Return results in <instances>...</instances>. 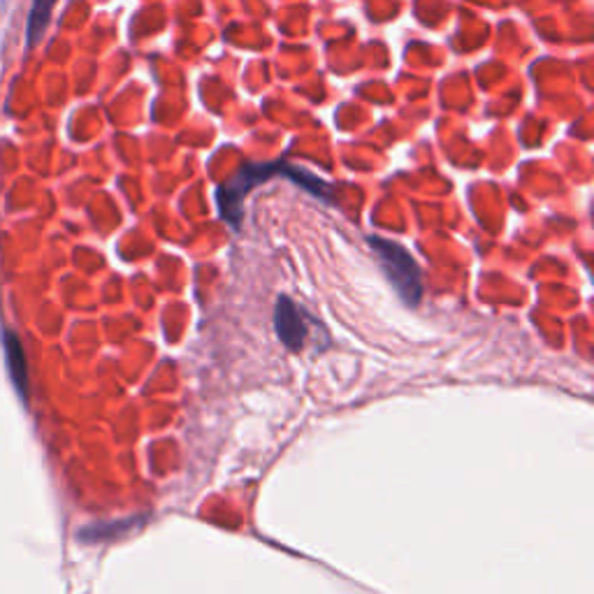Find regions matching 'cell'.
Listing matches in <instances>:
<instances>
[{
  "label": "cell",
  "instance_id": "6da1fadb",
  "mask_svg": "<svg viewBox=\"0 0 594 594\" xmlns=\"http://www.w3.org/2000/svg\"><path fill=\"white\" fill-rule=\"evenodd\" d=\"M277 172H283V175H291L295 182H300V186H304L306 190H312V194H314L316 198L328 200V196H330L328 184H323L318 177L310 175V172L286 167L283 163H272V165H246L233 182H228V184L219 186V190H217V202H219L221 219H225L230 225L237 228V225L242 223V200H244V196H246L248 190H252L256 184L265 182L267 177L277 175Z\"/></svg>",
  "mask_w": 594,
  "mask_h": 594
},
{
  "label": "cell",
  "instance_id": "7a4b0ae2",
  "mask_svg": "<svg viewBox=\"0 0 594 594\" xmlns=\"http://www.w3.org/2000/svg\"><path fill=\"white\" fill-rule=\"evenodd\" d=\"M370 246L397 295L409 306H416L423 298V277L414 256L401 244L383 237H370Z\"/></svg>",
  "mask_w": 594,
  "mask_h": 594
},
{
  "label": "cell",
  "instance_id": "3957f363",
  "mask_svg": "<svg viewBox=\"0 0 594 594\" xmlns=\"http://www.w3.org/2000/svg\"><path fill=\"white\" fill-rule=\"evenodd\" d=\"M275 328L279 339L283 341V347L298 353L304 349L306 337H310V328L302 318V312L298 310V304L291 298H279L275 306Z\"/></svg>",
  "mask_w": 594,
  "mask_h": 594
},
{
  "label": "cell",
  "instance_id": "277c9868",
  "mask_svg": "<svg viewBox=\"0 0 594 594\" xmlns=\"http://www.w3.org/2000/svg\"><path fill=\"white\" fill-rule=\"evenodd\" d=\"M3 341H5V356H8V370L12 374L14 386L19 391V395L26 397V381H28V372L24 365V349L22 343H19L16 335L5 330L3 333Z\"/></svg>",
  "mask_w": 594,
  "mask_h": 594
},
{
  "label": "cell",
  "instance_id": "5b68a950",
  "mask_svg": "<svg viewBox=\"0 0 594 594\" xmlns=\"http://www.w3.org/2000/svg\"><path fill=\"white\" fill-rule=\"evenodd\" d=\"M54 3L56 0H33V10L28 14V28H26L28 47H35L37 43H40V37L49 24V14H51Z\"/></svg>",
  "mask_w": 594,
  "mask_h": 594
},
{
  "label": "cell",
  "instance_id": "8992f818",
  "mask_svg": "<svg viewBox=\"0 0 594 594\" xmlns=\"http://www.w3.org/2000/svg\"><path fill=\"white\" fill-rule=\"evenodd\" d=\"M144 519H140V521H124V523H109V525H101V527H105V532L103 529H93V527H89V532H84L82 534V539H89V541H101V539H109V536H117V534H126V532H130L132 527H136V523H142Z\"/></svg>",
  "mask_w": 594,
  "mask_h": 594
}]
</instances>
